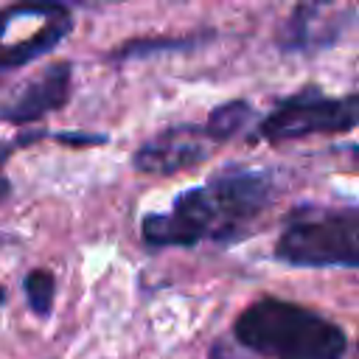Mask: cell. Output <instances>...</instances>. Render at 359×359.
Segmentation results:
<instances>
[{"mask_svg":"<svg viewBox=\"0 0 359 359\" xmlns=\"http://www.w3.org/2000/svg\"><path fill=\"white\" fill-rule=\"evenodd\" d=\"M278 196L269 171H227L208 185L191 188L163 213L143 216L140 236L149 247H194L199 241L230 244L247 236L250 224Z\"/></svg>","mask_w":359,"mask_h":359,"instance_id":"1","label":"cell"},{"mask_svg":"<svg viewBox=\"0 0 359 359\" xmlns=\"http://www.w3.org/2000/svg\"><path fill=\"white\" fill-rule=\"evenodd\" d=\"M233 331L244 348L272 359H342L348 348L337 323L278 297H261L247 306Z\"/></svg>","mask_w":359,"mask_h":359,"instance_id":"2","label":"cell"},{"mask_svg":"<svg viewBox=\"0 0 359 359\" xmlns=\"http://www.w3.org/2000/svg\"><path fill=\"white\" fill-rule=\"evenodd\" d=\"M275 258L292 266L359 269V205H297L275 241Z\"/></svg>","mask_w":359,"mask_h":359,"instance_id":"3","label":"cell"},{"mask_svg":"<svg viewBox=\"0 0 359 359\" xmlns=\"http://www.w3.org/2000/svg\"><path fill=\"white\" fill-rule=\"evenodd\" d=\"M73 17L62 0H22L0 11V73L28 65L56 48Z\"/></svg>","mask_w":359,"mask_h":359,"instance_id":"4","label":"cell"},{"mask_svg":"<svg viewBox=\"0 0 359 359\" xmlns=\"http://www.w3.org/2000/svg\"><path fill=\"white\" fill-rule=\"evenodd\" d=\"M359 126V95H325L317 87H306L283 98L264 121L261 137L269 143L309 137V135H334Z\"/></svg>","mask_w":359,"mask_h":359,"instance_id":"5","label":"cell"},{"mask_svg":"<svg viewBox=\"0 0 359 359\" xmlns=\"http://www.w3.org/2000/svg\"><path fill=\"white\" fill-rule=\"evenodd\" d=\"M208 140H213V137L208 135L205 126H174V129H165L154 140H149L146 146L137 149L135 168L143 171V174L185 171V168L202 163L210 154Z\"/></svg>","mask_w":359,"mask_h":359,"instance_id":"6","label":"cell"},{"mask_svg":"<svg viewBox=\"0 0 359 359\" xmlns=\"http://www.w3.org/2000/svg\"><path fill=\"white\" fill-rule=\"evenodd\" d=\"M70 95V65L56 62L45 67L34 81H28L8 104L0 107V118L8 123H31L42 115L65 107Z\"/></svg>","mask_w":359,"mask_h":359,"instance_id":"7","label":"cell"},{"mask_svg":"<svg viewBox=\"0 0 359 359\" xmlns=\"http://www.w3.org/2000/svg\"><path fill=\"white\" fill-rule=\"evenodd\" d=\"M250 118H252L250 104H244V101H230V104H222V107H216V109L210 112L205 129H208V135L213 137V143H219V140H230L236 132H241Z\"/></svg>","mask_w":359,"mask_h":359,"instance_id":"8","label":"cell"},{"mask_svg":"<svg viewBox=\"0 0 359 359\" xmlns=\"http://www.w3.org/2000/svg\"><path fill=\"white\" fill-rule=\"evenodd\" d=\"M53 292H56V280L48 269H31L25 275V297L34 314L48 317L53 309Z\"/></svg>","mask_w":359,"mask_h":359,"instance_id":"9","label":"cell"},{"mask_svg":"<svg viewBox=\"0 0 359 359\" xmlns=\"http://www.w3.org/2000/svg\"><path fill=\"white\" fill-rule=\"evenodd\" d=\"M8 191H11V185H8V180H6L3 174H0V202H3L6 196H8Z\"/></svg>","mask_w":359,"mask_h":359,"instance_id":"10","label":"cell"},{"mask_svg":"<svg viewBox=\"0 0 359 359\" xmlns=\"http://www.w3.org/2000/svg\"><path fill=\"white\" fill-rule=\"evenodd\" d=\"M0 303H3V289H0Z\"/></svg>","mask_w":359,"mask_h":359,"instance_id":"11","label":"cell"},{"mask_svg":"<svg viewBox=\"0 0 359 359\" xmlns=\"http://www.w3.org/2000/svg\"><path fill=\"white\" fill-rule=\"evenodd\" d=\"M356 157H359V149H356Z\"/></svg>","mask_w":359,"mask_h":359,"instance_id":"12","label":"cell"}]
</instances>
